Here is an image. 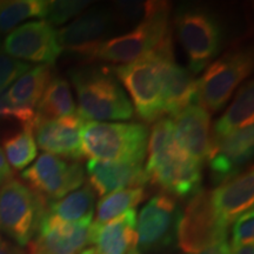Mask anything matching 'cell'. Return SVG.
I'll return each mask as SVG.
<instances>
[{
    "label": "cell",
    "mask_w": 254,
    "mask_h": 254,
    "mask_svg": "<svg viewBox=\"0 0 254 254\" xmlns=\"http://www.w3.org/2000/svg\"><path fill=\"white\" fill-rule=\"evenodd\" d=\"M148 138L145 168L148 182L171 196L186 199L195 195L201 190L202 165L177 144L172 120L163 118L155 122Z\"/></svg>",
    "instance_id": "1"
},
{
    "label": "cell",
    "mask_w": 254,
    "mask_h": 254,
    "mask_svg": "<svg viewBox=\"0 0 254 254\" xmlns=\"http://www.w3.org/2000/svg\"><path fill=\"white\" fill-rule=\"evenodd\" d=\"M171 8L172 5L168 1H148L144 20L132 31L104 41L91 60L126 65L150 53L173 50Z\"/></svg>",
    "instance_id": "2"
},
{
    "label": "cell",
    "mask_w": 254,
    "mask_h": 254,
    "mask_svg": "<svg viewBox=\"0 0 254 254\" xmlns=\"http://www.w3.org/2000/svg\"><path fill=\"white\" fill-rule=\"evenodd\" d=\"M78 97V114L82 120H128L133 106L109 67H80L69 71Z\"/></svg>",
    "instance_id": "3"
},
{
    "label": "cell",
    "mask_w": 254,
    "mask_h": 254,
    "mask_svg": "<svg viewBox=\"0 0 254 254\" xmlns=\"http://www.w3.org/2000/svg\"><path fill=\"white\" fill-rule=\"evenodd\" d=\"M148 127L140 123H84L81 154L106 163H144L147 153Z\"/></svg>",
    "instance_id": "4"
},
{
    "label": "cell",
    "mask_w": 254,
    "mask_h": 254,
    "mask_svg": "<svg viewBox=\"0 0 254 254\" xmlns=\"http://www.w3.org/2000/svg\"><path fill=\"white\" fill-rule=\"evenodd\" d=\"M253 68V53L246 47L225 52L209 64L196 81V103L208 113L218 112Z\"/></svg>",
    "instance_id": "5"
},
{
    "label": "cell",
    "mask_w": 254,
    "mask_h": 254,
    "mask_svg": "<svg viewBox=\"0 0 254 254\" xmlns=\"http://www.w3.org/2000/svg\"><path fill=\"white\" fill-rule=\"evenodd\" d=\"M173 24L189 57L190 72L202 71L220 51V23L214 14L201 6L184 5L176 12Z\"/></svg>",
    "instance_id": "6"
},
{
    "label": "cell",
    "mask_w": 254,
    "mask_h": 254,
    "mask_svg": "<svg viewBox=\"0 0 254 254\" xmlns=\"http://www.w3.org/2000/svg\"><path fill=\"white\" fill-rule=\"evenodd\" d=\"M46 204L15 178L0 185V231L20 247L36 236Z\"/></svg>",
    "instance_id": "7"
},
{
    "label": "cell",
    "mask_w": 254,
    "mask_h": 254,
    "mask_svg": "<svg viewBox=\"0 0 254 254\" xmlns=\"http://www.w3.org/2000/svg\"><path fill=\"white\" fill-rule=\"evenodd\" d=\"M228 228L215 211L211 190H200L190 198L180 215L177 241L187 254L226 243Z\"/></svg>",
    "instance_id": "8"
},
{
    "label": "cell",
    "mask_w": 254,
    "mask_h": 254,
    "mask_svg": "<svg viewBox=\"0 0 254 254\" xmlns=\"http://www.w3.org/2000/svg\"><path fill=\"white\" fill-rule=\"evenodd\" d=\"M112 71L128 91L139 119L146 123L163 119L166 112L158 60L154 53L126 65L117 66Z\"/></svg>",
    "instance_id": "9"
},
{
    "label": "cell",
    "mask_w": 254,
    "mask_h": 254,
    "mask_svg": "<svg viewBox=\"0 0 254 254\" xmlns=\"http://www.w3.org/2000/svg\"><path fill=\"white\" fill-rule=\"evenodd\" d=\"M20 177L46 206L80 189L85 182L84 168L79 161L68 163L49 153L39 155Z\"/></svg>",
    "instance_id": "10"
},
{
    "label": "cell",
    "mask_w": 254,
    "mask_h": 254,
    "mask_svg": "<svg viewBox=\"0 0 254 254\" xmlns=\"http://www.w3.org/2000/svg\"><path fill=\"white\" fill-rule=\"evenodd\" d=\"M182 209L173 196L159 193L146 204L136 220V250L157 252L177 241Z\"/></svg>",
    "instance_id": "11"
},
{
    "label": "cell",
    "mask_w": 254,
    "mask_h": 254,
    "mask_svg": "<svg viewBox=\"0 0 254 254\" xmlns=\"http://www.w3.org/2000/svg\"><path fill=\"white\" fill-rule=\"evenodd\" d=\"M117 25L112 9L94 6L79 14L72 23L57 31L62 51L91 59Z\"/></svg>",
    "instance_id": "12"
},
{
    "label": "cell",
    "mask_w": 254,
    "mask_h": 254,
    "mask_svg": "<svg viewBox=\"0 0 254 254\" xmlns=\"http://www.w3.org/2000/svg\"><path fill=\"white\" fill-rule=\"evenodd\" d=\"M253 125L221 136H212L207 160L214 185H221L243 172L253 157Z\"/></svg>",
    "instance_id": "13"
},
{
    "label": "cell",
    "mask_w": 254,
    "mask_h": 254,
    "mask_svg": "<svg viewBox=\"0 0 254 254\" xmlns=\"http://www.w3.org/2000/svg\"><path fill=\"white\" fill-rule=\"evenodd\" d=\"M4 52L12 58L52 65L62 55L57 31L45 20H34L9 32L5 38Z\"/></svg>",
    "instance_id": "14"
},
{
    "label": "cell",
    "mask_w": 254,
    "mask_h": 254,
    "mask_svg": "<svg viewBox=\"0 0 254 254\" xmlns=\"http://www.w3.org/2000/svg\"><path fill=\"white\" fill-rule=\"evenodd\" d=\"M91 222L71 224L46 212L41 218L27 254H80L90 244Z\"/></svg>",
    "instance_id": "15"
},
{
    "label": "cell",
    "mask_w": 254,
    "mask_h": 254,
    "mask_svg": "<svg viewBox=\"0 0 254 254\" xmlns=\"http://www.w3.org/2000/svg\"><path fill=\"white\" fill-rule=\"evenodd\" d=\"M82 125L84 120L78 113L59 119H36L33 133L37 146L49 154L77 161L82 157Z\"/></svg>",
    "instance_id": "16"
},
{
    "label": "cell",
    "mask_w": 254,
    "mask_h": 254,
    "mask_svg": "<svg viewBox=\"0 0 254 254\" xmlns=\"http://www.w3.org/2000/svg\"><path fill=\"white\" fill-rule=\"evenodd\" d=\"M211 114L198 104L190 105L174 117L173 132L177 144L199 164L207 160L212 145Z\"/></svg>",
    "instance_id": "17"
},
{
    "label": "cell",
    "mask_w": 254,
    "mask_h": 254,
    "mask_svg": "<svg viewBox=\"0 0 254 254\" xmlns=\"http://www.w3.org/2000/svg\"><path fill=\"white\" fill-rule=\"evenodd\" d=\"M154 55L157 56L163 86L165 112L174 118L193 101H196V80L193 73L176 63L173 51Z\"/></svg>",
    "instance_id": "18"
},
{
    "label": "cell",
    "mask_w": 254,
    "mask_h": 254,
    "mask_svg": "<svg viewBox=\"0 0 254 254\" xmlns=\"http://www.w3.org/2000/svg\"><path fill=\"white\" fill-rule=\"evenodd\" d=\"M86 171L92 190L103 196L116 190L144 187L148 182L142 165L139 164L106 163L91 159Z\"/></svg>",
    "instance_id": "19"
},
{
    "label": "cell",
    "mask_w": 254,
    "mask_h": 254,
    "mask_svg": "<svg viewBox=\"0 0 254 254\" xmlns=\"http://www.w3.org/2000/svg\"><path fill=\"white\" fill-rule=\"evenodd\" d=\"M254 174L253 167L211 190V199L222 221L231 226L236 219L253 208Z\"/></svg>",
    "instance_id": "20"
},
{
    "label": "cell",
    "mask_w": 254,
    "mask_h": 254,
    "mask_svg": "<svg viewBox=\"0 0 254 254\" xmlns=\"http://www.w3.org/2000/svg\"><path fill=\"white\" fill-rule=\"evenodd\" d=\"M90 244L95 254H127L136 247V211L129 209L105 224H92Z\"/></svg>",
    "instance_id": "21"
},
{
    "label": "cell",
    "mask_w": 254,
    "mask_h": 254,
    "mask_svg": "<svg viewBox=\"0 0 254 254\" xmlns=\"http://www.w3.org/2000/svg\"><path fill=\"white\" fill-rule=\"evenodd\" d=\"M95 194L90 185H85L64 198L50 202L46 212L52 217L71 224L91 222L93 218Z\"/></svg>",
    "instance_id": "22"
},
{
    "label": "cell",
    "mask_w": 254,
    "mask_h": 254,
    "mask_svg": "<svg viewBox=\"0 0 254 254\" xmlns=\"http://www.w3.org/2000/svg\"><path fill=\"white\" fill-rule=\"evenodd\" d=\"M52 79L50 65H38L19 77L8 88L9 99L15 105L34 110Z\"/></svg>",
    "instance_id": "23"
},
{
    "label": "cell",
    "mask_w": 254,
    "mask_h": 254,
    "mask_svg": "<svg viewBox=\"0 0 254 254\" xmlns=\"http://www.w3.org/2000/svg\"><path fill=\"white\" fill-rule=\"evenodd\" d=\"M254 113V84L247 81L238 90L231 106L215 123L212 136H221L228 133L253 125Z\"/></svg>",
    "instance_id": "24"
},
{
    "label": "cell",
    "mask_w": 254,
    "mask_h": 254,
    "mask_svg": "<svg viewBox=\"0 0 254 254\" xmlns=\"http://www.w3.org/2000/svg\"><path fill=\"white\" fill-rule=\"evenodd\" d=\"M37 109L38 120L59 119L77 113L68 81L64 78L51 79Z\"/></svg>",
    "instance_id": "25"
},
{
    "label": "cell",
    "mask_w": 254,
    "mask_h": 254,
    "mask_svg": "<svg viewBox=\"0 0 254 254\" xmlns=\"http://www.w3.org/2000/svg\"><path fill=\"white\" fill-rule=\"evenodd\" d=\"M45 0L0 1V34L9 33L30 18H45L49 8Z\"/></svg>",
    "instance_id": "26"
},
{
    "label": "cell",
    "mask_w": 254,
    "mask_h": 254,
    "mask_svg": "<svg viewBox=\"0 0 254 254\" xmlns=\"http://www.w3.org/2000/svg\"><path fill=\"white\" fill-rule=\"evenodd\" d=\"M146 199L144 187L116 190L105 195L97 204V218L93 224H105L133 209Z\"/></svg>",
    "instance_id": "27"
},
{
    "label": "cell",
    "mask_w": 254,
    "mask_h": 254,
    "mask_svg": "<svg viewBox=\"0 0 254 254\" xmlns=\"http://www.w3.org/2000/svg\"><path fill=\"white\" fill-rule=\"evenodd\" d=\"M4 154L9 167L17 171L26 168L38 154L33 128L23 127L21 131L6 136L2 141Z\"/></svg>",
    "instance_id": "28"
},
{
    "label": "cell",
    "mask_w": 254,
    "mask_h": 254,
    "mask_svg": "<svg viewBox=\"0 0 254 254\" xmlns=\"http://www.w3.org/2000/svg\"><path fill=\"white\" fill-rule=\"evenodd\" d=\"M92 1L88 0H58L50 1L45 21L50 25L59 26L67 23L71 19L78 17L90 7Z\"/></svg>",
    "instance_id": "29"
},
{
    "label": "cell",
    "mask_w": 254,
    "mask_h": 254,
    "mask_svg": "<svg viewBox=\"0 0 254 254\" xmlns=\"http://www.w3.org/2000/svg\"><path fill=\"white\" fill-rule=\"evenodd\" d=\"M0 119L15 120L23 127L33 128L36 123L34 110L15 105L8 97V88L0 90Z\"/></svg>",
    "instance_id": "30"
},
{
    "label": "cell",
    "mask_w": 254,
    "mask_h": 254,
    "mask_svg": "<svg viewBox=\"0 0 254 254\" xmlns=\"http://www.w3.org/2000/svg\"><path fill=\"white\" fill-rule=\"evenodd\" d=\"M30 68H32L30 64L12 58L5 52H0V90L7 88Z\"/></svg>",
    "instance_id": "31"
},
{
    "label": "cell",
    "mask_w": 254,
    "mask_h": 254,
    "mask_svg": "<svg viewBox=\"0 0 254 254\" xmlns=\"http://www.w3.org/2000/svg\"><path fill=\"white\" fill-rule=\"evenodd\" d=\"M232 226V246L253 244L254 212L253 208L244 212L233 221Z\"/></svg>",
    "instance_id": "32"
},
{
    "label": "cell",
    "mask_w": 254,
    "mask_h": 254,
    "mask_svg": "<svg viewBox=\"0 0 254 254\" xmlns=\"http://www.w3.org/2000/svg\"><path fill=\"white\" fill-rule=\"evenodd\" d=\"M0 254H27L23 247L0 236Z\"/></svg>",
    "instance_id": "33"
},
{
    "label": "cell",
    "mask_w": 254,
    "mask_h": 254,
    "mask_svg": "<svg viewBox=\"0 0 254 254\" xmlns=\"http://www.w3.org/2000/svg\"><path fill=\"white\" fill-rule=\"evenodd\" d=\"M11 178H13V172H12V168L9 167L7 160H6L4 151L0 147V185H2Z\"/></svg>",
    "instance_id": "34"
},
{
    "label": "cell",
    "mask_w": 254,
    "mask_h": 254,
    "mask_svg": "<svg viewBox=\"0 0 254 254\" xmlns=\"http://www.w3.org/2000/svg\"><path fill=\"white\" fill-rule=\"evenodd\" d=\"M190 254H231V251H230V245H228V243L226 241V243L217 244V245L207 247V249L201 250L195 253H190Z\"/></svg>",
    "instance_id": "35"
},
{
    "label": "cell",
    "mask_w": 254,
    "mask_h": 254,
    "mask_svg": "<svg viewBox=\"0 0 254 254\" xmlns=\"http://www.w3.org/2000/svg\"><path fill=\"white\" fill-rule=\"evenodd\" d=\"M231 254H254L253 244H246V245H230Z\"/></svg>",
    "instance_id": "36"
},
{
    "label": "cell",
    "mask_w": 254,
    "mask_h": 254,
    "mask_svg": "<svg viewBox=\"0 0 254 254\" xmlns=\"http://www.w3.org/2000/svg\"><path fill=\"white\" fill-rule=\"evenodd\" d=\"M80 254H95V251H94L93 247H90V249L82 250L81 252H80Z\"/></svg>",
    "instance_id": "37"
},
{
    "label": "cell",
    "mask_w": 254,
    "mask_h": 254,
    "mask_svg": "<svg viewBox=\"0 0 254 254\" xmlns=\"http://www.w3.org/2000/svg\"><path fill=\"white\" fill-rule=\"evenodd\" d=\"M127 254H142V253H140V252H139V251L138 250H136V247H134V249H132L131 251H129V252L128 253H127Z\"/></svg>",
    "instance_id": "38"
}]
</instances>
